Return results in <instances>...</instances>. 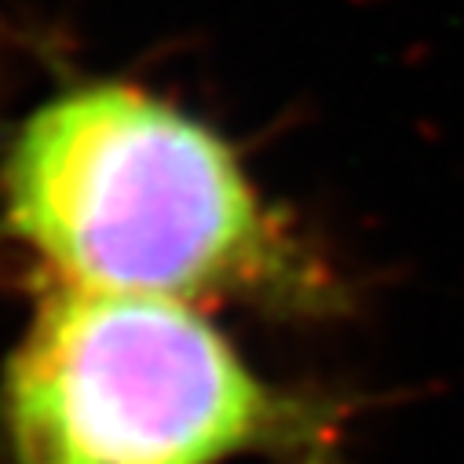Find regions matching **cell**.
Here are the masks:
<instances>
[{
  "label": "cell",
  "instance_id": "6da1fadb",
  "mask_svg": "<svg viewBox=\"0 0 464 464\" xmlns=\"http://www.w3.org/2000/svg\"><path fill=\"white\" fill-rule=\"evenodd\" d=\"M0 227L44 285L212 300H311V271L208 125L129 81L41 99L0 161Z\"/></svg>",
  "mask_w": 464,
  "mask_h": 464
},
{
  "label": "cell",
  "instance_id": "7a4b0ae2",
  "mask_svg": "<svg viewBox=\"0 0 464 464\" xmlns=\"http://www.w3.org/2000/svg\"><path fill=\"white\" fill-rule=\"evenodd\" d=\"M307 435L311 413L169 296L44 285L0 373L12 464H235Z\"/></svg>",
  "mask_w": 464,
  "mask_h": 464
}]
</instances>
